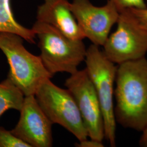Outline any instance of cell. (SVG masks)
<instances>
[{
    "mask_svg": "<svg viewBox=\"0 0 147 147\" xmlns=\"http://www.w3.org/2000/svg\"><path fill=\"white\" fill-rule=\"evenodd\" d=\"M75 146L77 147H104V145L101 141L92 138L88 140L87 138L76 143Z\"/></svg>",
    "mask_w": 147,
    "mask_h": 147,
    "instance_id": "obj_16",
    "label": "cell"
},
{
    "mask_svg": "<svg viewBox=\"0 0 147 147\" xmlns=\"http://www.w3.org/2000/svg\"><path fill=\"white\" fill-rule=\"evenodd\" d=\"M142 134L139 140V146L141 147H147V126L142 131Z\"/></svg>",
    "mask_w": 147,
    "mask_h": 147,
    "instance_id": "obj_17",
    "label": "cell"
},
{
    "mask_svg": "<svg viewBox=\"0 0 147 147\" xmlns=\"http://www.w3.org/2000/svg\"><path fill=\"white\" fill-rule=\"evenodd\" d=\"M0 32L18 34L31 44L35 43L36 34L31 29L16 21L11 10V0H0Z\"/></svg>",
    "mask_w": 147,
    "mask_h": 147,
    "instance_id": "obj_11",
    "label": "cell"
},
{
    "mask_svg": "<svg viewBox=\"0 0 147 147\" xmlns=\"http://www.w3.org/2000/svg\"><path fill=\"white\" fill-rule=\"evenodd\" d=\"M71 9L85 38L99 47L105 44L120 14L109 1L105 5L98 7L90 0H73Z\"/></svg>",
    "mask_w": 147,
    "mask_h": 147,
    "instance_id": "obj_8",
    "label": "cell"
},
{
    "mask_svg": "<svg viewBox=\"0 0 147 147\" xmlns=\"http://www.w3.org/2000/svg\"><path fill=\"white\" fill-rule=\"evenodd\" d=\"M115 84L117 123L142 131L147 126V58L118 65Z\"/></svg>",
    "mask_w": 147,
    "mask_h": 147,
    "instance_id": "obj_1",
    "label": "cell"
},
{
    "mask_svg": "<svg viewBox=\"0 0 147 147\" xmlns=\"http://www.w3.org/2000/svg\"><path fill=\"white\" fill-rule=\"evenodd\" d=\"M23 40L18 34L0 32V50L9 65L7 78L27 96L34 95L40 86L53 75L45 68L39 56L27 50Z\"/></svg>",
    "mask_w": 147,
    "mask_h": 147,
    "instance_id": "obj_2",
    "label": "cell"
},
{
    "mask_svg": "<svg viewBox=\"0 0 147 147\" xmlns=\"http://www.w3.org/2000/svg\"><path fill=\"white\" fill-rule=\"evenodd\" d=\"M0 147H31L11 131L0 126Z\"/></svg>",
    "mask_w": 147,
    "mask_h": 147,
    "instance_id": "obj_13",
    "label": "cell"
},
{
    "mask_svg": "<svg viewBox=\"0 0 147 147\" xmlns=\"http://www.w3.org/2000/svg\"><path fill=\"white\" fill-rule=\"evenodd\" d=\"M37 21L47 23L74 40L85 38L68 0H44L38 8Z\"/></svg>",
    "mask_w": 147,
    "mask_h": 147,
    "instance_id": "obj_10",
    "label": "cell"
},
{
    "mask_svg": "<svg viewBox=\"0 0 147 147\" xmlns=\"http://www.w3.org/2000/svg\"><path fill=\"white\" fill-rule=\"evenodd\" d=\"M86 69L100 102L104 122L105 138L111 146H116L117 122L115 115V84L117 66L106 57L99 46L87 49Z\"/></svg>",
    "mask_w": 147,
    "mask_h": 147,
    "instance_id": "obj_4",
    "label": "cell"
},
{
    "mask_svg": "<svg viewBox=\"0 0 147 147\" xmlns=\"http://www.w3.org/2000/svg\"><path fill=\"white\" fill-rule=\"evenodd\" d=\"M19 121L11 132L31 147L53 146L52 125L34 95L25 96Z\"/></svg>",
    "mask_w": 147,
    "mask_h": 147,
    "instance_id": "obj_9",
    "label": "cell"
},
{
    "mask_svg": "<svg viewBox=\"0 0 147 147\" xmlns=\"http://www.w3.org/2000/svg\"><path fill=\"white\" fill-rule=\"evenodd\" d=\"M25 96L8 78L0 83V117L9 110H21Z\"/></svg>",
    "mask_w": 147,
    "mask_h": 147,
    "instance_id": "obj_12",
    "label": "cell"
},
{
    "mask_svg": "<svg viewBox=\"0 0 147 147\" xmlns=\"http://www.w3.org/2000/svg\"><path fill=\"white\" fill-rule=\"evenodd\" d=\"M112 2L119 11L125 9H143L147 8L145 0H107Z\"/></svg>",
    "mask_w": 147,
    "mask_h": 147,
    "instance_id": "obj_14",
    "label": "cell"
},
{
    "mask_svg": "<svg viewBox=\"0 0 147 147\" xmlns=\"http://www.w3.org/2000/svg\"><path fill=\"white\" fill-rule=\"evenodd\" d=\"M145 2H146V5H147V0H145Z\"/></svg>",
    "mask_w": 147,
    "mask_h": 147,
    "instance_id": "obj_18",
    "label": "cell"
},
{
    "mask_svg": "<svg viewBox=\"0 0 147 147\" xmlns=\"http://www.w3.org/2000/svg\"><path fill=\"white\" fill-rule=\"evenodd\" d=\"M116 24V30L102 46L106 57L118 65L146 57L147 30L130 9L120 11Z\"/></svg>",
    "mask_w": 147,
    "mask_h": 147,
    "instance_id": "obj_5",
    "label": "cell"
},
{
    "mask_svg": "<svg viewBox=\"0 0 147 147\" xmlns=\"http://www.w3.org/2000/svg\"><path fill=\"white\" fill-rule=\"evenodd\" d=\"M37 37L40 57L53 75L65 72L71 74L78 70L84 61L87 49L83 40L70 39L47 23L37 21L32 28Z\"/></svg>",
    "mask_w": 147,
    "mask_h": 147,
    "instance_id": "obj_3",
    "label": "cell"
},
{
    "mask_svg": "<svg viewBox=\"0 0 147 147\" xmlns=\"http://www.w3.org/2000/svg\"><path fill=\"white\" fill-rule=\"evenodd\" d=\"M130 9L142 27L147 30V7L143 9L131 8Z\"/></svg>",
    "mask_w": 147,
    "mask_h": 147,
    "instance_id": "obj_15",
    "label": "cell"
},
{
    "mask_svg": "<svg viewBox=\"0 0 147 147\" xmlns=\"http://www.w3.org/2000/svg\"><path fill=\"white\" fill-rule=\"evenodd\" d=\"M65 86L75 100L90 138L102 142L104 122L100 102L86 68L66 80Z\"/></svg>",
    "mask_w": 147,
    "mask_h": 147,
    "instance_id": "obj_7",
    "label": "cell"
},
{
    "mask_svg": "<svg viewBox=\"0 0 147 147\" xmlns=\"http://www.w3.org/2000/svg\"><path fill=\"white\" fill-rule=\"evenodd\" d=\"M34 96L53 124L63 126L79 141L88 138L79 108L68 89L59 87L49 79L40 86Z\"/></svg>",
    "mask_w": 147,
    "mask_h": 147,
    "instance_id": "obj_6",
    "label": "cell"
}]
</instances>
